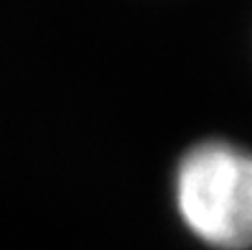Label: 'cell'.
I'll return each instance as SVG.
<instances>
[{"label": "cell", "instance_id": "obj_1", "mask_svg": "<svg viewBox=\"0 0 252 250\" xmlns=\"http://www.w3.org/2000/svg\"><path fill=\"white\" fill-rule=\"evenodd\" d=\"M176 207L184 225L217 250L252 248V151L204 141L179 161Z\"/></svg>", "mask_w": 252, "mask_h": 250}]
</instances>
